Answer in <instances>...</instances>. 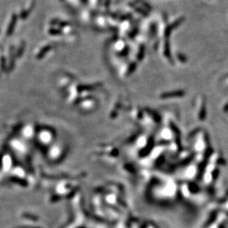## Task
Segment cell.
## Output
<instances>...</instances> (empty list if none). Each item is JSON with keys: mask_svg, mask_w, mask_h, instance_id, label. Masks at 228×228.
Masks as SVG:
<instances>
[{"mask_svg": "<svg viewBox=\"0 0 228 228\" xmlns=\"http://www.w3.org/2000/svg\"><path fill=\"white\" fill-rule=\"evenodd\" d=\"M17 18H18V17H17V15H16V14H13L11 20H10V24L8 27V31H7V33H6L7 36H11L12 33H13V32L14 31V28H15L16 24H17Z\"/></svg>", "mask_w": 228, "mask_h": 228, "instance_id": "1", "label": "cell"}, {"mask_svg": "<svg viewBox=\"0 0 228 228\" xmlns=\"http://www.w3.org/2000/svg\"><path fill=\"white\" fill-rule=\"evenodd\" d=\"M0 69L3 72L6 70V60L4 56H2L0 58Z\"/></svg>", "mask_w": 228, "mask_h": 228, "instance_id": "2", "label": "cell"}, {"mask_svg": "<svg viewBox=\"0 0 228 228\" xmlns=\"http://www.w3.org/2000/svg\"><path fill=\"white\" fill-rule=\"evenodd\" d=\"M24 44H22V45H21L20 47H19V49L17 50V54H16V56H17V58H20L21 56H22L23 52H24Z\"/></svg>", "mask_w": 228, "mask_h": 228, "instance_id": "3", "label": "cell"}, {"mask_svg": "<svg viewBox=\"0 0 228 228\" xmlns=\"http://www.w3.org/2000/svg\"><path fill=\"white\" fill-rule=\"evenodd\" d=\"M28 15V11H23L20 13V18L22 19H26L27 18Z\"/></svg>", "mask_w": 228, "mask_h": 228, "instance_id": "4", "label": "cell"}]
</instances>
